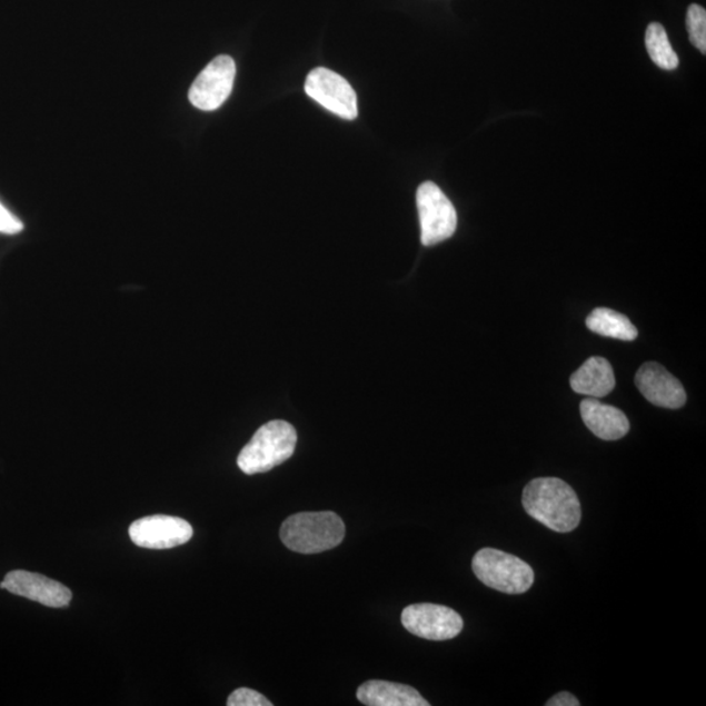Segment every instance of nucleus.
Returning <instances> with one entry per match:
<instances>
[{"instance_id":"obj_1","label":"nucleus","mask_w":706,"mask_h":706,"mask_svg":"<svg viewBox=\"0 0 706 706\" xmlns=\"http://www.w3.org/2000/svg\"><path fill=\"white\" fill-rule=\"evenodd\" d=\"M527 515L556 533H570L581 523V504L575 489L559 478H538L523 494Z\"/></svg>"},{"instance_id":"obj_2","label":"nucleus","mask_w":706,"mask_h":706,"mask_svg":"<svg viewBox=\"0 0 706 706\" xmlns=\"http://www.w3.org/2000/svg\"><path fill=\"white\" fill-rule=\"evenodd\" d=\"M346 526L334 511H302L281 525L282 544L294 553L304 555L329 551L344 541Z\"/></svg>"},{"instance_id":"obj_3","label":"nucleus","mask_w":706,"mask_h":706,"mask_svg":"<svg viewBox=\"0 0 706 706\" xmlns=\"http://www.w3.org/2000/svg\"><path fill=\"white\" fill-rule=\"evenodd\" d=\"M297 432L292 424L272 420L259 428L241 450L237 465L248 475L272 470L294 456Z\"/></svg>"},{"instance_id":"obj_4","label":"nucleus","mask_w":706,"mask_h":706,"mask_svg":"<svg viewBox=\"0 0 706 706\" xmlns=\"http://www.w3.org/2000/svg\"><path fill=\"white\" fill-rule=\"evenodd\" d=\"M473 570L479 581L504 594H524L534 584V570L515 555L495 548H483L473 559Z\"/></svg>"},{"instance_id":"obj_5","label":"nucleus","mask_w":706,"mask_h":706,"mask_svg":"<svg viewBox=\"0 0 706 706\" xmlns=\"http://www.w3.org/2000/svg\"><path fill=\"white\" fill-rule=\"evenodd\" d=\"M416 203L424 247H434L455 235L458 222L456 208L436 183H421L416 195Z\"/></svg>"},{"instance_id":"obj_6","label":"nucleus","mask_w":706,"mask_h":706,"mask_svg":"<svg viewBox=\"0 0 706 706\" xmlns=\"http://www.w3.org/2000/svg\"><path fill=\"white\" fill-rule=\"evenodd\" d=\"M305 92L311 100L345 120L358 118V96L348 81L325 67L311 71L305 81Z\"/></svg>"},{"instance_id":"obj_7","label":"nucleus","mask_w":706,"mask_h":706,"mask_svg":"<svg viewBox=\"0 0 706 706\" xmlns=\"http://www.w3.org/2000/svg\"><path fill=\"white\" fill-rule=\"evenodd\" d=\"M402 624L410 634L430 642L451 640L464 629V620L455 609L432 604L406 607Z\"/></svg>"},{"instance_id":"obj_8","label":"nucleus","mask_w":706,"mask_h":706,"mask_svg":"<svg viewBox=\"0 0 706 706\" xmlns=\"http://www.w3.org/2000/svg\"><path fill=\"white\" fill-rule=\"evenodd\" d=\"M236 78V63L228 56H219L199 73L189 91V100L196 108L205 111L219 109L232 92Z\"/></svg>"},{"instance_id":"obj_9","label":"nucleus","mask_w":706,"mask_h":706,"mask_svg":"<svg viewBox=\"0 0 706 706\" xmlns=\"http://www.w3.org/2000/svg\"><path fill=\"white\" fill-rule=\"evenodd\" d=\"M129 534L138 547L169 549L188 544L195 530L182 518L156 515L131 524Z\"/></svg>"},{"instance_id":"obj_10","label":"nucleus","mask_w":706,"mask_h":706,"mask_svg":"<svg viewBox=\"0 0 706 706\" xmlns=\"http://www.w3.org/2000/svg\"><path fill=\"white\" fill-rule=\"evenodd\" d=\"M0 587L51 608L67 607L72 599L69 587L54 581V579L27 570L10 571Z\"/></svg>"},{"instance_id":"obj_11","label":"nucleus","mask_w":706,"mask_h":706,"mask_svg":"<svg viewBox=\"0 0 706 706\" xmlns=\"http://www.w3.org/2000/svg\"><path fill=\"white\" fill-rule=\"evenodd\" d=\"M636 386L654 406L678 410L687 402L682 382L658 362H645L638 369Z\"/></svg>"},{"instance_id":"obj_12","label":"nucleus","mask_w":706,"mask_h":706,"mask_svg":"<svg viewBox=\"0 0 706 706\" xmlns=\"http://www.w3.org/2000/svg\"><path fill=\"white\" fill-rule=\"evenodd\" d=\"M585 426L600 440L616 441L627 436L630 424L619 408L600 404L597 398H586L579 406Z\"/></svg>"},{"instance_id":"obj_13","label":"nucleus","mask_w":706,"mask_h":706,"mask_svg":"<svg viewBox=\"0 0 706 706\" xmlns=\"http://www.w3.org/2000/svg\"><path fill=\"white\" fill-rule=\"evenodd\" d=\"M358 700L368 706H429L418 690L386 680H369L358 689Z\"/></svg>"},{"instance_id":"obj_14","label":"nucleus","mask_w":706,"mask_h":706,"mask_svg":"<svg viewBox=\"0 0 706 706\" xmlns=\"http://www.w3.org/2000/svg\"><path fill=\"white\" fill-rule=\"evenodd\" d=\"M615 384L611 364L600 356L587 359L570 377L571 389L589 398L608 396L614 390Z\"/></svg>"},{"instance_id":"obj_15","label":"nucleus","mask_w":706,"mask_h":706,"mask_svg":"<svg viewBox=\"0 0 706 706\" xmlns=\"http://www.w3.org/2000/svg\"><path fill=\"white\" fill-rule=\"evenodd\" d=\"M586 326L601 337L632 341L638 336L636 327L628 317L607 308L594 309L586 318Z\"/></svg>"},{"instance_id":"obj_16","label":"nucleus","mask_w":706,"mask_h":706,"mask_svg":"<svg viewBox=\"0 0 706 706\" xmlns=\"http://www.w3.org/2000/svg\"><path fill=\"white\" fill-rule=\"evenodd\" d=\"M646 50L659 69L675 70L679 66V57L675 53L666 29L659 22H652L645 34Z\"/></svg>"},{"instance_id":"obj_17","label":"nucleus","mask_w":706,"mask_h":706,"mask_svg":"<svg viewBox=\"0 0 706 706\" xmlns=\"http://www.w3.org/2000/svg\"><path fill=\"white\" fill-rule=\"evenodd\" d=\"M687 29L689 40L695 47L706 53V11L704 7L690 4L687 12Z\"/></svg>"},{"instance_id":"obj_18","label":"nucleus","mask_w":706,"mask_h":706,"mask_svg":"<svg viewBox=\"0 0 706 706\" xmlns=\"http://www.w3.org/2000/svg\"><path fill=\"white\" fill-rule=\"evenodd\" d=\"M228 706H272L269 698L250 688H239L233 690L228 697Z\"/></svg>"},{"instance_id":"obj_19","label":"nucleus","mask_w":706,"mask_h":706,"mask_svg":"<svg viewBox=\"0 0 706 706\" xmlns=\"http://www.w3.org/2000/svg\"><path fill=\"white\" fill-rule=\"evenodd\" d=\"M22 229H24L22 221L0 203V233L18 235Z\"/></svg>"},{"instance_id":"obj_20","label":"nucleus","mask_w":706,"mask_h":706,"mask_svg":"<svg viewBox=\"0 0 706 706\" xmlns=\"http://www.w3.org/2000/svg\"><path fill=\"white\" fill-rule=\"evenodd\" d=\"M547 706H579L576 696L569 693H560L549 698Z\"/></svg>"}]
</instances>
